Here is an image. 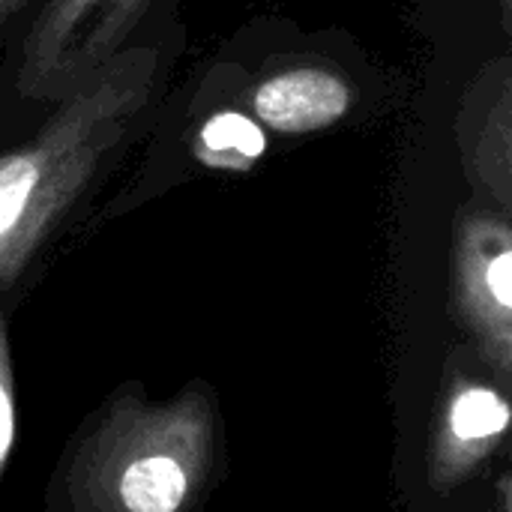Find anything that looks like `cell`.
<instances>
[{
  "mask_svg": "<svg viewBox=\"0 0 512 512\" xmlns=\"http://www.w3.org/2000/svg\"><path fill=\"white\" fill-rule=\"evenodd\" d=\"M354 81L315 60H297L261 72L243 93L240 108L279 135H312L342 123L357 105Z\"/></svg>",
  "mask_w": 512,
  "mask_h": 512,
  "instance_id": "3",
  "label": "cell"
},
{
  "mask_svg": "<svg viewBox=\"0 0 512 512\" xmlns=\"http://www.w3.org/2000/svg\"><path fill=\"white\" fill-rule=\"evenodd\" d=\"M42 0H0V39L9 27H15L33 6H39Z\"/></svg>",
  "mask_w": 512,
  "mask_h": 512,
  "instance_id": "10",
  "label": "cell"
},
{
  "mask_svg": "<svg viewBox=\"0 0 512 512\" xmlns=\"http://www.w3.org/2000/svg\"><path fill=\"white\" fill-rule=\"evenodd\" d=\"M192 150L201 165L222 171H249L267 153V129L240 105L216 108L195 126Z\"/></svg>",
  "mask_w": 512,
  "mask_h": 512,
  "instance_id": "5",
  "label": "cell"
},
{
  "mask_svg": "<svg viewBox=\"0 0 512 512\" xmlns=\"http://www.w3.org/2000/svg\"><path fill=\"white\" fill-rule=\"evenodd\" d=\"M162 90V54L126 45L51 102L30 141L0 153V267L30 249L105 162L147 129Z\"/></svg>",
  "mask_w": 512,
  "mask_h": 512,
  "instance_id": "1",
  "label": "cell"
},
{
  "mask_svg": "<svg viewBox=\"0 0 512 512\" xmlns=\"http://www.w3.org/2000/svg\"><path fill=\"white\" fill-rule=\"evenodd\" d=\"M186 489V471L171 456L135 459L120 480V498L129 512H177Z\"/></svg>",
  "mask_w": 512,
  "mask_h": 512,
  "instance_id": "6",
  "label": "cell"
},
{
  "mask_svg": "<svg viewBox=\"0 0 512 512\" xmlns=\"http://www.w3.org/2000/svg\"><path fill=\"white\" fill-rule=\"evenodd\" d=\"M498 3V12H501V24L504 30L512 33V0H495Z\"/></svg>",
  "mask_w": 512,
  "mask_h": 512,
  "instance_id": "11",
  "label": "cell"
},
{
  "mask_svg": "<svg viewBox=\"0 0 512 512\" xmlns=\"http://www.w3.org/2000/svg\"><path fill=\"white\" fill-rule=\"evenodd\" d=\"M12 435H15V411H12V396L6 390V384L0 381V462L6 459L9 447H12Z\"/></svg>",
  "mask_w": 512,
  "mask_h": 512,
  "instance_id": "9",
  "label": "cell"
},
{
  "mask_svg": "<svg viewBox=\"0 0 512 512\" xmlns=\"http://www.w3.org/2000/svg\"><path fill=\"white\" fill-rule=\"evenodd\" d=\"M483 279H486V288L489 294L495 297V303L501 309H510L512 306V252L501 243V249L486 261L483 267Z\"/></svg>",
  "mask_w": 512,
  "mask_h": 512,
  "instance_id": "8",
  "label": "cell"
},
{
  "mask_svg": "<svg viewBox=\"0 0 512 512\" xmlns=\"http://www.w3.org/2000/svg\"><path fill=\"white\" fill-rule=\"evenodd\" d=\"M510 426V408L495 390H468L453 402L450 429L459 441H489Z\"/></svg>",
  "mask_w": 512,
  "mask_h": 512,
  "instance_id": "7",
  "label": "cell"
},
{
  "mask_svg": "<svg viewBox=\"0 0 512 512\" xmlns=\"http://www.w3.org/2000/svg\"><path fill=\"white\" fill-rule=\"evenodd\" d=\"M147 6L150 0H42L18 39L12 90L39 105L57 102L126 48Z\"/></svg>",
  "mask_w": 512,
  "mask_h": 512,
  "instance_id": "2",
  "label": "cell"
},
{
  "mask_svg": "<svg viewBox=\"0 0 512 512\" xmlns=\"http://www.w3.org/2000/svg\"><path fill=\"white\" fill-rule=\"evenodd\" d=\"M459 126L468 129L462 135V150L468 153L471 165L483 168L489 183L495 180L501 198L507 201L512 144V84L507 57L483 66L480 78L471 84L468 99L462 102Z\"/></svg>",
  "mask_w": 512,
  "mask_h": 512,
  "instance_id": "4",
  "label": "cell"
}]
</instances>
